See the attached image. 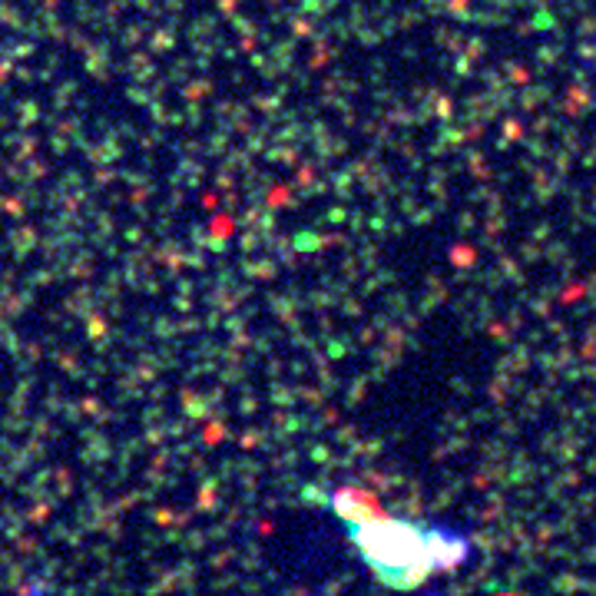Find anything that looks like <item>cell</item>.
<instances>
[{
    "label": "cell",
    "instance_id": "6da1fadb",
    "mask_svg": "<svg viewBox=\"0 0 596 596\" xmlns=\"http://www.w3.org/2000/svg\"><path fill=\"white\" fill-rule=\"evenodd\" d=\"M335 507L361 564L381 586L391 590L421 586L428 576L438 570H454L471 554V540L447 524L378 514L358 493H341Z\"/></svg>",
    "mask_w": 596,
    "mask_h": 596
}]
</instances>
